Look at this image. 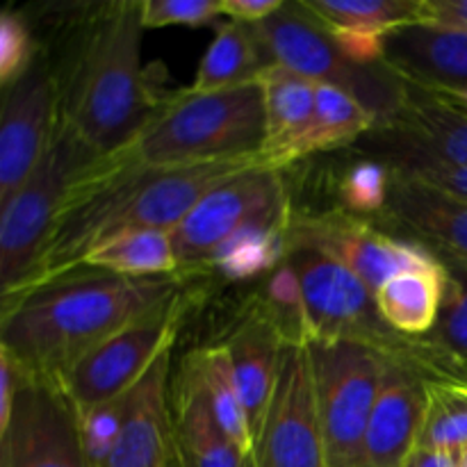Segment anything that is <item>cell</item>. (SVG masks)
Segmentation results:
<instances>
[{"mask_svg": "<svg viewBox=\"0 0 467 467\" xmlns=\"http://www.w3.org/2000/svg\"><path fill=\"white\" fill-rule=\"evenodd\" d=\"M181 295L176 276L80 269L5 299L0 347L30 374L59 381L91 349Z\"/></svg>", "mask_w": 467, "mask_h": 467, "instance_id": "6da1fadb", "label": "cell"}, {"mask_svg": "<svg viewBox=\"0 0 467 467\" xmlns=\"http://www.w3.org/2000/svg\"><path fill=\"white\" fill-rule=\"evenodd\" d=\"M141 0L100 9L57 91L59 126L99 158L132 144L158 112L141 71Z\"/></svg>", "mask_w": 467, "mask_h": 467, "instance_id": "7a4b0ae2", "label": "cell"}, {"mask_svg": "<svg viewBox=\"0 0 467 467\" xmlns=\"http://www.w3.org/2000/svg\"><path fill=\"white\" fill-rule=\"evenodd\" d=\"M265 132L263 87L254 78L219 91H178L130 146L146 167H192L263 153Z\"/></svg>", "mask_w": 467, "mask_h": 467, "instance_id": "3957f363", "label": "cell"}, {"mask_svg": "<svg viewBox=\"0 0 467 467\" xmlns=\"http://www.w3.org/2000/svg\"><path fill=\"white\" fill-rule=\"evenodd\" d=\"M254 30L272 64L347 91L377 117V123L395 117L409 99V87L400 78L351 62L301 3L283 5Z\"/></svg>", "mask_w": 467, "mask_h": 467, "instance_id": "277c9868", "label": "cell"}, {"mask_svg": "<svg viewBox=\"0 0 467 467\" xmlns=\"http://www.w3.org/2000/svg\"><path fill=\"white\" fill-rule=\"evenodd\" d=\"M328 467H363L365 433L395 354L356 340L308 342Z\"/></svg>", "mask_w": 467, "mask_h": 467, "instance_id": "5b68a950", "label": "cell"}, {"mask_svg": "<svg viewBox=\"0 0 467 467\" xmlns=\"http://www.w3.org/2000/svg\"><path fill=\"white\" fill-rule=\"evenodd\" d=\"M99 158L67 128L57 126L39 167L26 185L3 203L0 214V281L9 296L30 274L41 246L82 169Z\"/></svg>", "mask_w": 467, "mask_h": 467, "instance_id": "8992f818", "label": "cell"}, {"mask_svg": "<svg viewBox=\"0 0 467 467\" xmlns=\"http://www.w3.org/2000/svg\"><path fill=\"white\" fill-rule=\"evenodd\" d=\"M181 317L182 299L176 295L78 360L57 381L78 418L128 395L155 360L171 351Z\"/></svg>", "mask_w": 467, "mask_h": 467, "instance_id": "52a82bcc", "label": "cell"}, {"mask_svg": "<svg viewBox=\"0 0 467 467\" xmlns=\"http://www.w3.org/2000/svg\"><path fill=\"white\" fill-rule=\"evenodd\" d=\"M292 219L281 169L255 167L210 190L171 231L178 267L213 265L223 244L254 223Z\"/></svg>", "mask_w": 467, "mask_h": 467, "instance_id": "ba28073f", "label": "cell"}, {"mask_svg": "<svg viewBox=\"0 0 467 467\" xmlns=\"http://www.w3.org/2000/svg\"><path fill=\"white\" fill-rule=\"evenodd\" d=\"M287 255L304 296L306 342L356 340L388 354H401L400 333L383 322L377 295L368 283L317 251L295 249Z\"/></svg>", "mask_w": 467, "mask_h": 467, "instance_id": "9c48e42d", "label": "cell"}, {"mask_svg": "<svg viewBox=\"0 0 467 467\" xmlns=\"http://www.w3.org/2000/svg\"><path fill=\"white\" fill-rule=\"evenodd\" d=\"M295 249L317 251L345 265L360 281L368 283L374 295L404 272L445 267L442 260L422 244L395 240L351 213L292 214L287 254Z\"/></svg>", "mask_w": 467, "mask_h": 467, "instance_id": "30bf717a", "label": "cell"}, {"mask_svg": "<svg viewBox=\"0 0 467 467\" xmlns=\"http://www.w3.org/2000/svg\"><path fill=\"white\" fill-rule=\"evenodd\" d=\"M251 456L255 467H328L306 342L283 345L276 388Z\"/></svg>", "mask_w": 467, "mask_h": 467, "instance_id": "8fae6325", "label": "cell"}, {"mask_svg": "<svg viewBox=\"0 0 467 467\" xmlns=\"http://www.w3.org/2000/svg\"><path fill=\"white\" fill-rule=\"evenodd\" d=\"M0 467H91L80 418L57 381L26 369L0 429Z\"/></svg>", "mask_w": 467, "mask_h": 467, "instance_id": "7c38bea8", "label": "cell"}, {"mask_svg": "<svg viewBox=\"0 0 467 467\" xmlns=\"http://www.w3.org/2000/svg\"><path fill=\"white\" fill-rule=\"evenodd\" d=\"M7 89L0 126V205L39 167L59 126L57 87L44 67L32 64Z\"/></svg>", "mask_w": 467, "mask_h": 467, "instance_id": "4fadbf2b", "label": "cell"}, {"mask_svg": "<svg viewBox=\"0 0 467 467\" xmlns=\"http://www.w3.org/2000/svg\"><path fill=\"white\" fill-rule=\"evenodd\" d=\"M422 94L409 91L404 108L377 123L386 128L392 169L467 167V112L445 96Z\"/></svg>", "mask_w": 467, "mask_h": 467, "instance_id": "5bb4252c", "label": "cell"}, {"mask_svg": "<svg viewBox=\"0 0 467 467\" xmlns=\"http://www.w3.org/2000/svg\"><path fill=\"white\" fill-rule=\"evenodd\" d=\"M381 62L404 85L454 99L467 91V30L409 23L386 36Z\"/></svg>", "mask_w": 467, "mask_h": 467, "instance_id": "9a60e30c", "label": "cell"}, {"mask_svg": "<svg viewBox=\"0 0 467 467\" xmlns=\"http://www.w3.org/2000/svg\"><path fill=\"white\" fill-rule=\"evenodd\" d=\"M429 406V381L406 354L388 363L365 433L363 467H401L420 442Z\"/></svg>", "mask_w": 467, "mask_h": 467, "instance_id": "2e32d148", "label": "cell"}, {"mask_svg": "<svg viewBox=\"0 0 467 467\" xmlns=\"http://www.w3.org/2000/svg\"><path fill=\"white\" fill-rule=\"evenodd\" d=\"M171 351L160 356L126 397L121 431L103 467H169L176 438L169 409Z\"/></svg>", "mask_w": 467, "mask_h": 467, "instance_id": "e0dca14e", "label": "cell"}, {"mask_svg": "<svg viewBox=\"0 0 467 467\" xmlns=\"http://www.w3.org/2000/svg\"><path fill=\"white\" fill-rule=\"evenodd\" d=\"M173 438L185 467H244L242 454L214 415L196 351L187 356L173 390Z\"/></svg>", "mask_w": 467, "mask_h": 467, "instance_id": "ac0fdd59", "label": "cell"}, {"mask_svg": "<svg viewBox=\"0 0 467 467\" xmlns=\"http://www.w3.org/2000/svg\"><path fill=\"white\" fill-rule=\"evenodd\" d=\"M285 340V333L281 331L274 315L269 313V308H263L249 315L223 342V347L228 349V358H231L233 379H235L255 438H258L274 388H276L281 351Z\"/></svg>", "mask_w": 467, "mask_h": 467, "instance_id": "d6986e66", "label": "cell"}, {"mask_svg": "<svg viewBox=\"0 0 467 467\" xmlns=\"http://www.w3.org/2000/svg\"><path fill=\"white\" fill-rule=\"evenodd\" d=\"M255 80L263 87L265 132L263 155L269 167L281 169L295 162L296 149L310 130L317 109V82L296 76L281 64H269Z\"/></svg>", "mask_w": 467, "mask_h": 467, "instance_id": "ffe728a7", "label": "cell"}, {"mask_svg": "<svg viewBox=\"0 0 467 467\" xmlns=\"http://www.w3.org/2000/svg\"><path fill=\"white\" fill-rule=\"evenodd\" d=\"M388 210L420 235L445 249L467 269V201L392 169Z\"/></svg>", "mask_w": 467, "mask_h": 467, "instance_id": "44dd1931", "label": "cell"}, {"mask_svg": "<svg viewBox=\"0 0 467 467\" xmlns=\"http://www.w3.org/2000/svg\"><path fill=\"white\" fill-rule=\"evenodd\" d=\"M450 269L404 272L377 292L383 322L401 336H424L436 328Z\"/></svg>", "mask_w": 467, "mask_h": 467, "instance_id": "7402d4cb", "label": "cell"}, {"mask_svg": "<svg viewBox=\"0 0 467 467\" xmlns=\"http://www.w3.org/2000/svg\"><path fill=\"white\" fill-rule=\"evenodd\" d=\"M267 50L255 36L254 26L231 21L219 27L217 36L205 50L190 91H219L240 82L254 80L258 71L272 62L265 59Z\"/></svg>", "mask_w": 467, "mask_h": 467, "instance_id": "603a6c76", "label": "cell"}, {"mask_svg": "<svg viewBox=\"0 0 467 467\" xmlns=\"http://www.w3.org/2000/svg\"><path fill=\"white\" fill-rule=\"evenodd\" d=\"M85 267L128 278L173 276L176 251L169 231H126L100 242L85 260Z\"/></svg>", "mask_w": 467, "mask_h": 467, "instance_id": "cb8c5ba5", "label": "cell"}, {"mask_svg": "<svg viewBox=\"0 0 467 467\" xmlns=\"http://www.w3.org/2000/svg\"><path fill=\"white\" fill-rule=\"evenodd\" d=\"M377 126V117L360 100L331 85H317V109L310 130L296 149V160L358 140Z\"/></svg>", "mask_w": 467, "mask_h": 467, "instance_id": "d4e9b609", "label": "cell"}, {"mask_svg": "<svg viewBox=\"0 0 467 467\" xmlns=\"http://www.w3.org/2000/svg\"><path fill=\"white\" fill-rule=\"evenodd\" d=\"M301 7L324 27H372L392 32L427 21V0H304Z\"/></svg>", "mask_w": 467, "mask_h": 467, "instance_id": "484cf974", "label": "cell"}, {"mask_svg": "<svg viewBox=\"0 0 467 467\" xmlns=\"http://www.w3.org/2000/svg\"><path fill=\"white\" fill-rule=\"evenodd\" d=\"M196 358H199L201 377H203L208 400L213 404L219 424L231 438L233 445L244 456H251L255 447V436L251 431L240 390H237L235 379H233L228 349L223 347V342L214 347H203V349H196Z\"/></svg>", "mask_w": 467, "mask_h": 467, "instance_id": "4316f807", "label": "cell"}, {"mask_svg": "<svg viewBox=\"0 0 467 467\" xmlns=\"http://www.w3.org/2000/svg\"><path fill=\"white\" fill-rule=\"evenodd\" d=\"M287 228L290 219L244 228L219 249L213 267L231 281H244L269 272L281 263L283 255H287Z\"/></svg>", "mask_w": 467, "mask_h": 467, "instance_id": "83f0119b", "label": "cell"}, {"mask_svg": "<svg viewBox=\"0 0 467 467\" xmlns=\"http://www.w3.org/2000/svg\"><path fill=\"white\" fill-rule=\"evenodd\" d=\"M418 447L461 456L467 447V381H429V406Z\"/></svg>", "mask_w": 467, "mask_h": 467, "instance_id": "f1b7e54d", "label": "cell"}, {"mask_svg": "<svg viewBox=\"0 0 467 467\" xmlns=\"http://www.w3.org/2000/svg\"><path fill=\"white\" fill-rule=\"evenodd\" d=\"M436 327L442 349L467 363V269L459 267V272L450 269Z\"/></svg>", "mask_w": 467, "mask_h": 467, "instance_id": "f546056e", "label": "cell"}, {"mask_svg": "<svg viewBox=\"0 0 467 467\" xmlns=\"http://www.w3.org/2000/svg\"><path fill=\"white\" fill-rule=\"evenodd\" d=\"M392 171L381 162H360L347 171L342 181V201L351 213H377L386 208Z\"/></svg>", "mask_w": 467, "mask_h": 467, "instance_id": "4dcf8cb0", "label": "cell"}, {"mask_svg": "<svg viewBox=\"0 0 467 467\" xmlns=\"http://www.w3.org/2000/svg\"><path fill=\"white\" fill-rule=\"evenodd\" d=\"M222 16V0H141L144 27L208 26Z\"/></svg>", "mask_w": 467, "mask_h": 467, "instance_id": "1f68e13d", "label": "cell"}, {"mask_svg": "<svg viewBox=\"0 0 467 467\" xmlns=\"http://www.w3.org/2000/svg\"><path fill=\"white\" fill-rule=\"evenodd\" d=\"M30 67V32L21 16L5 12L0 16V78H3V85L9 87L12 82H16Z\"/></svg>", "mask_w": 467, "mask_h": 467, "instance_id": "d6a6232c", "label": "cell"}, {"mask_svg": "<svg viewBox=\"0 0 467 467\" xmlns=\"http://www.w3.org/2000/svg\"><path fill=\"white\" fill-rule=\"evenodd\" d=\"M454 199L467 201V167H415V169H397Z\"/></svg>", "mask_w": 467, "mask_h": 467, "instance_id": "836d02e7", "label": "cell"}, {"mask_svg": "<svg viewBox=\"0 0 467 467\" xmlns=\"http://www.w3.org/2000/svg\"><path fill=\"white\" fill-rule=\"evenodd\" d=\"M285 3L281 0H222V16L246 26H258L265 18L276 14Z\"/></svg>", "mask_w": 467, "mask_h": 467, "instance_id": "e575fe53", "label": "cell"}, {"mask_svg": "<svg viewBox=\"0 0 467 467\" xmlns=\"http://www.w3.org/2000/svg\"><path fill=\"white\" fill-rule=\"evenodd\" d=\"M427 21L467 30V0H427Z\"/></svg>", "mask_w": 467, "mask_h": 467, "instance_id": "d590c367", "label": "cell"}, {"mask_svg": "<svg viewBox=\"0 0 467 467\" xmlns=\"http://www.w3.org/2000/svg\"><path fill=\"white\" fill-rule=\"evenodd\" d=\"M401 467H459V456L445 450L415 447L413 454L406 459V463Z\"/></svg>", "mask_w": 467, "mask_h": 467, "instance_id": "8d00e7d4", "label": "cell"}, {"mask_svg": "<svg viewBox=\"0 0 467 467\" xmlns=\"http://www.w3.org/2000/svg\"><path fill=\"white\" fill-rule=\"evenodd\" d=\"M169 467H185V465H182V459H181V451H178V445L173 447V454H171V461H169Z\"/></svg>", "mask_w": 467, "mask_h": 467, "instance_id": "74e56055", "label": "cell"}, {"mask_svg": "<svg viewBox=\"0 0 467 467\" xmlns=\"http://www.w3.org/2000/svg\"><path fill=\"white\" fill-rule=\"evenodd\" d=\"M445 99H447V96H445ZM450 100H451V103L459 105V108H463L467 112V91H465V94H461V96H454V99H450Z\"/></svg>", "mask_w": 467, "mask_h": 467, "instance_id": "f35d334b", "label": "cell"}, {"mask_svg": "<svg viewBox=\"0 0 467 467\" xmlns=\"http://www.w3.org/2000/svg\"><path fill=\"white\" fill-rule=\"evenodd\" d=\"M459 467H467V447L463 450V454L459 456Z\"/></svg>", "mask_w": 467, "mask_h": 467, "instance_id": "ab89813d", "label": "cell"}, {"mask_svg": "<svg viewBox=\"0 0 467 467\" xmlns=\"http://www.w3.org/2000/svg\"><path fill=\"white\" fill-rule=\"evenodd\" d=\"M244 467H255V463H254V456H249V459H246Z\"/></svg>", "mask_w": 467, "mask_h": 467, "instance_id": "60d3db41", "label": "cell"}, {"mask_svg": "<svg viewBox=\"0 0 467 467\" xmlns=\"http://www.w3.org/2000/svg\"><path fill=\"white\" fill-rule=\"evenodd\" d=\"M463 269H465V267H463Z\"/></svg>", "mask_w": 467, "mask_h": 467, "instance_id": "b9f144b4", "label": "cell"}]
</instances>
